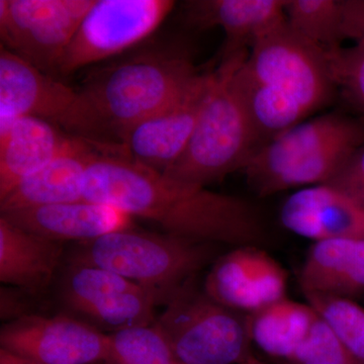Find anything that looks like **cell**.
<instances>
[{
    "mask_svg": "<svg viewBox=\"0 0 364 364\" xmlns=\"http://www.w3.org/2000/svg\"><path fill=\"white\" fill-rule=\"evenodd\" d=\"M200 72L182 45L143 46L87 74L63 130L100 154L121 156L129 132L178 97Z\"/></svg>",
    "mask_w": 364,
    "mask_h": 364,
    "instance_id": "cell-2",
    "label": "cell"
},
{
    "mask_svg": "<svg viewBox=\"0 0 364 364\" xmlns=\"http://www.w3.org/2000/svg\"><path fill=\"white\" fill-rule=\"evenodd\" d=\"M221 247L167 233L119 230L95 240L76 243L64 263L104 268L156 294L160 305L203 268L215 262Z\"/></svg>",
    "mask_w": 364,
    "mask_h": 364,
    "instance_id": "cell-5",
    "label": "cell"
},
{
    "mask_svg": "<svg viewBox=\"0 0 364 364\" xmlns=\"http://www.w3.org/2000/svg\"><path fill=\"white\" fill-rule=\"evenodd\" d=\"M231 80L262 146L305 122L337 91L328 55L287 20L237 57Z\"/></svg>",
    "mask_w": 364,
    "mask_h": 364,
    "instance_id": "cell-3",
    "label": "cell"
},
{
    "mask_svg": "<svg viewBox=\"0 0 364 364\" xmlns=\"http://www.w3.org/2000/svg\"><path fill=\"white\" fill-rule=\"evenodd\" d=\"M328 59L337 90L364 117V45L342 47Z\"/></svg>",
    "mask_w": 364,
    "mask_h": 364,
    "instance_id": "cell-26",
    "label": "cell"
},
{
    "mask_svg": "<svg viewBox=\"0 0 364 364\" xmlns=\"http://www.w3.org/2000/svg\"><path fill=\"white\" fill-rule=\"evenodd\" d=\"M286 0H191L183 4L184 21L196 30L221 28L222 61L247 54L256 40L286 20Z\"/></svg>",
    "mask_w": 364,
    "mask_h": 364,
    "instance_id": "cell-16",
    "label": "cell"
},
{
    "mask_svg": "<svg viewBox=\"0 0 364 364\" xmlns=\"http://www.w3.org/2000/svg\"><path fill=\"white\" fill-rule=\"evenodd\" d=\"M241 364H264L263 363H261L260 360H258L257 358H255V356L253 355L252 353L249 354L247 358L244 359L243 363Z\"/></svg>",
    "mask_w": 364,
    "mask_h": 364,
    "instance_id": "cell-32",
    "label": "cell"
},
{
    "mask_svg": "<svg viewBox=\"0 0 364 364\" xmlns=\"http://www.w3.org/2000/svg\"><path fill=\"white\" fill-rule=\"evenodd\" d=\"M105 364H181L156 322L109 333Z\"/></svg>",
    "mask_w": 364,
    "mask_h": 364,
    "instance_id": "cell-24",
    "label": "cell"
},
{
    "mask_svg": "<svg viewBox=\"0 0 364 364\" xmlns=\"http://www.w3.org/2000/svg\"><path fill=\"white\" fill-rule=\"evenodd\" d=\"M1 217L25 231L60 243H83L133 228L130 215L86 200L9 210L1 213Z\"/></svg>",
    "mask_w": 364,
    "mask_h": 364,
    "instance_id": "cell-17",
    "label": "cell"
},
{
    "mask_svg": "<svg viewBox=\"0 0 364 364\" xmlns=\"http://www.w3.org/2000/svg\"><path fill=\"white\" fill-rule=\"evenodd\" d=\"M77 90L0 46V129L33 117L64 129Z\"/></svg>",
    "mask_w": 364,
    "mask_h": 364,
    "instance_id": "cell-14",
    "label": "cell"
},
{
    "mask_svg": "<svg viewBox=\"0 0 364 364\" xmlns=\"http://www.w3.org/2000/svg\"></svg>",
    "mask_w": 364,
    "mask_h": 364,
    "instance_id": "cell-33",
    "label": "cell"
},
{
    "mask_svg": "<svg viewBox=\"0 0 364 364\" xmlns=\"http://www.w3.org/2000/svg\"><path fill=\"white\" fill-rule=\"evenodd\" d=\"M240 56V55H239ZM234 58L221 62L188 148L165 176L205 186L243 171L262 147L247 112L232 85Z\"/></svg>",
    "mask_w": 364,
    "mask_h": 364,
    "instance_id": "cell-6",
    "label": "cell"
},
{
    "mask_svg": "<svg viewBox=\"0 0 364 364\" xmlns=\"http://www.w3.org/2000/svg\"><path fill=\"white\" fill-rule=\"evenodd\" d=\"M203 287L221 305L252 314L287 298V273L259 246H242L213 262Z\"/></svg>",
    "mask_w": 364,
    "mask_h": 364,
    "instance_id": "cell-13",
    "label": "cell"
},
{
    "mask_svg": "<svg viewBox=\"0 0 364 364\" xmlns=\"http://www.w3.org/2000/svg\"><path fill=\"white\" fill-rule=\"evenodd\" d=\"M0 364H33L0 348Z\"/></svg>",
    "mask_w": 364,
    "mask_h": 364,
    "instance_id": "cell-31",
    "label": "cell"
},
{
    "mask_svg": "<svg viewBox=\"0 0 364 364\" xmlns=\"http://www.w3.org/2000/svg\"><path fill=\"white\" fill-rule=\"evenodd\" d=\"M64 243L14 226L0 215V282L44 296L65 261Z\"/></svg>",
    "mask_w": 364,
    "mask_h": 364,
    "instance_id": "cell-19",
    "label": "cell"
},
{
    "mask_svg": "<svg viewBox=\"0 0 364 364\" xmlns=\"http://www.w3.org/2000/svg\"><path fill=\"white\" fill-rule=\"evenodd\" d=\"M293 364H364L347 350L320 317L316 318L308 338L301 345Z\"/></svg>",
    "mask_w": 364,
    "mask_h": 364,
    "instance_id": "cell-27",
    "label": "cell"
},
{
    "mask_svg": "<svg viewBox=\"0 0 364 364\" xmlns=\"http://www.w3.org/2000/svg\"><path fill=\"white\" fill-rule=\"evenodd\" d=\"M95 0H0L2 47L54 76Z\"/></svg>",
    "mask_w": 364,
    "mask_h": 364,
    "instance_id": "cell-10",
    "label": "cell"
},
{
    "mask_svg": "<svg viewBox=\"0 0 364 364\" xmlns=\"http://www.w3.org/2000/svg\"><path fill=\"white\" fill-rule=\"evenodd\" d=\"M174 6L171 0H95L67 48L58 75L136 49L156 32Z\"/></svg>",
    "mask_w": 364,
    "mask_h": 364,
    "instance_id": "cell-9",
    "label": "cell"
},
{
    "mask_svg": "<svg viewBox=\"0 0 364 364\" xmlns=\"http://www.w3.org/2000/svg\"><path fill=\"white\" fill-rule=\"evenodd\" d=\"M287 23L311 44L331 55L342 48V0H286Z\"/></svg>",
    "mask_w": 364,
    "mask_h": 364,
    "instance_id": "cell-23",
    "label": "cell"
},
{
    "mask_svg": "<svg viewBox=\"0 0 364 364\" xmlns=\"http://www.w3.org/2000/svg\"><path fill=\"white\" fill-rule=\"evenodd\" d=\"M98 154L90 144L72 136L65 149L53 161L0 198V212L85 200L83 181Z\"/></svg>",
    "mask_w": 364,
    "mask_h": 364,
    "instance_id": "cell-18",
    "label": "cell"
},
{
    "mask_svg": "<svg viewBox=\"0 0 364 364\" xmlns=\"http://www.w3.org/2000/svg\"><path fill=\"white\" fill-rule=\"evenodd\" d=\"M299 282L304 294L351 299L364 293V239L314 242Z\"/></svg>",
    "mask_w": 364,
    "mask_h": 364,
    "instance_id": "cell-21",
    "label": "cell"
},
{
    "mask_svg": "<svg viewBox=\"0 0 364 364\" xmlns=\"http://www.w3.org/2000/svg\"><path fill=\"white\" fill-rule=\"evenodd\" d=\"M330 184L364 203V144L354 151Z\"/></svg>",
    "mask_w": 364,
    "mask_h": 364,
    "instance_id": "cell-29",
    "label": "cell"
},
{
    "mask_svg": "<svg viewBox=\"0 0 364 364\" xmlns=\"http://www.w3.org/2000/svg\"><path fill=\"white\" fill-rule=\"evenodd\" d=\"M318 315L308 304L284 298L248 314L249 335L267 355L293 360Z\"/></svg>",
    "mask_w": 364,
    "mask_h": 364,
    "instance_id": "cell-22",
    "label": "cell"
},
{
    "mask_svg": "<svg viewBox=\"0 0 364 364\" xmlns=\"http://www.w3.org/2000/svg\"><path fill=\"white\" fill-rule=\"evenodd\" d=\"M38 296L11 286L0 289V317L4 322L9 323L18 318L36 315Z\"/></svg>",
    "mask_w": 364,
    "mask_h": 364,
    "instance_id": "cell-28",
    "label": "cell"
},
{
    "mask_svg": "<svg viewBox=\"0 0 364 364\" xmlns=\"http://www.w3.org/2000/svg\"><path fill=\"white\" fill-rule=\"evenodd\" d=\"M56 280L60 304L100 331L114 333L156 321V294L117 273L64 263Z\"/></svg>",
    "mask_w": 364,
    "mask_h": 364,
    "instance_id": "cell-8",
    "label": "cell"
},
{
    "mask_svg": "<svg viewBox=\"0 0 364 364\" xmlns=\"http://www.w3.org/2000/svg\"><path fill=\"white\" fill-rule=\"evenodd\" d=\"M71 139L58 126L39 117H18L0 129V198L53 161Z\"/></svg>",
    "mask_w": 364,
    "mask_h": 364,
    "instance_id": "cell-20",
    "label": "cell"
},
{
    "mask_svg": "<svg viewBox=\"0 0 364 364\" xmlns=\"http://www.w3.org/2000/svg\"><path fill=\"white\" fill-rule=\"evenodd\" d=\"M155 322L181 364H241L251 353L248 314L215 301L196 277L173 294Z\"/></svg>",
    "mask_w": 364,
    "mask_h": 364,
    "instance_id": "cell-7",
    "label": "cell"
},
{
    "mask_svg": "<svg viewBox=\"0 0 364 364\" xmlns=\"http://www.w3.org/2000/svg\"><path fill=\"white\" fill-rule=\"evenodd\" d=\"M0 348L33 364L104 363L109 336L74 316L36 314L2 326Z\"/></svg>",
    "mask_w": 364,
    "mask_h": 364,
    "instance_id": "cell-11",
    "label": "cell"
},
{
    "mask_svg": "<svg viewBox=\"0 0 364 364\" xmlns=\"http://www.w3.org/2000/svg\"><path fill=\"white\" fill-rule=\"evenodd\" d=\"M363 144V122L330 112L282 132L255 153L243 172L259 196L327 184Z\"/></svg>",
    "mask_w": 364,
    "mask_h": 364,
    "instance_id": "cell-4",
    "label": "cell"
},
{
    "mask_svg": "<svg viewBox=\"0 0 364 364\" xmlns=\"http://www.w3.org/2000/svg\"><path fill=\"white\" fill-rule=\"evenodd\" d=\"M215 78L217 69L200 72L178 97L134 127L121 157L159 172L176 164L188 148Z\"/></svg>",
    "mask_w": 364,
    "mask_h": 364,
    "instance_id": "cell-12",
    "label": "cell"
},
{
    "mask_svg": "<svg viewBox=\"0 0 364 364\" xmlns=\"http://www.w3.org/2000/svg\"><path fill=\"white\" fill-rule=\"evenodd\" d=\"M83 198L188 240L234 248L267 241L264 223L247 200L176 181L124 157L100 153L86 172Z\"/></svg>",
    "mask_w": 364,
    "mask_h": 364,
    "instance_id": "cell-1",
    "label": "cell"
},
{
    "mask_svg": "<svg viewBox=\"0 0 364 364\" xmlns=\"http://www.w3.org/2000/svg\"><path fill=\"white\" fill-rule=\"evenodd\" d=\"M304 296L347 350L364 363L363 309L351 299L321 294Z\"/></svg>",
    "mask_w": 364,
    "mask_h": 364,
    "instance_id": "cell-25",
    "label": "cell"
},
{
    "mask_svg": "<svg viewBox=\"0 0 364 364\" xmlns=\"http://www.w3.org/2000/svg\"><path fill=\"white\" fill-rule=\"evenodd\" d=\"M342 32L345 40L364 45V0H342Z\"/></svg>",
    "mask_w": 364,
    "mask_h": 364,
    "instance_id": "cell-30",
    "label": "cell"
},
{
    "mask_svg": "<svg viewBox=\"0 0 364 364\" xmlns=\"http://www.w3.org/2000/svg\"><path fill=\"white\" fill-rule=\"evenodd\" d=\"M279 218L291 233L314 242L364 239V203L333 184L291 193L282 205Z\"/></svg>",
    "mask_w": 364,
    "mask_h": 364,
    "instance_id": "cell-15",
    "label": "cell"
}]
</instances>
